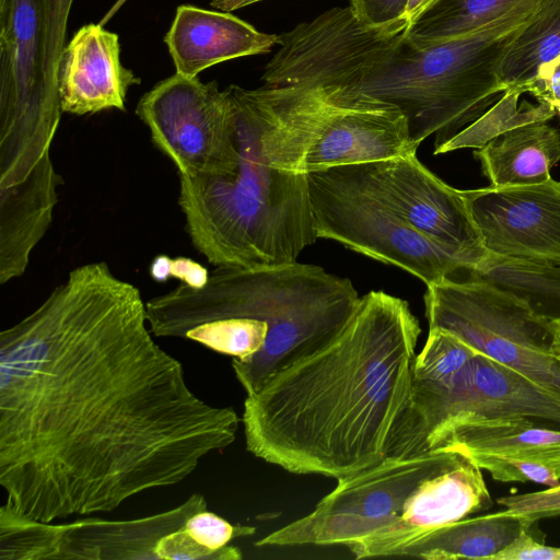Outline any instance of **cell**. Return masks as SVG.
Segmentation results:
<instances>
[{
  "label": "cell",
  "instance_id": "1",
  "mask_svg": "<svg viewBox=\"0 0 560 560\" xmlns=\"http://www.w3.org/2000/svg\"><path fill=\"white\" fill-rule=\"evenodd\" d=\"M140 290L79 266L0 334L4 506L40 522L112 512L231 445L242 419L188 386Z\"/></svg>",
  "mask_w": 560,
  "mask_h": 560
},
{
  "label": "cell",
  "instance_id": "2",
  "mask_svg": "<svg viewBox=\"0 0 560 560\" xmlns=\"http://www.w3.org/2000/svg\"><path fill=\"white\" fill-rule=\"evenodd\" d=\"M420 334L406 300L364 294L331 339L246 395V450L289 472L337 480L381 463L410 406Z\"/></svg>",
  "mask_w": 560,
  "mask_h": 560
},
{
  "label": "cell",
  "instance_id": "3",
  "mask_svg": "<svg viewBox=\"0 0 560 560\" xmlns=\"http://www.w3.org/2000/svg\"><path fill=\"white\" fill-rule=\"evenodd\" d=\"M238 151L224 175L179 176L195 248L219 266L295 261L317 236L305 160L317 116L308 86L226 88Z\"/></svg>",
  "mask_w": 560,
  "mask_h": 560
},
{
  "label": "cell",
  "instance_id": "4",
  "mask_svg": "<svg viewBox=\"0 0 560 560\" xmlns=\"http://www.w3.org/2000/svg\"><path fill=\"white\" fill-rule=\"evenodd\" d=\"M360 301L353 283L323 267L295 261L219 266L207 284H180L145 302L155 337L179 338L205 322L244 317L264 322V347L247 361L232 360L246 395L278 370L313 352L349 320Z\"/></svg>",
  "mask_w": 560,
  "mask_h": 560
},
{
  "label": "cell",
  "instance_id": "5",
  "mask_svg": "<svg viewBox=\"0 0 560 560\" xmlns=\"http://www.w3.org/2000/svg\"><path fill=\"white\" fill-rule=\"evenodd\" d=\"M539 1L527 0L481 31L441 44L417 47L404 35L373 74L352 90H338L394 105L407 119L411 144L418 149L435 135V151L502 97L500 62Z\"/></svg>",
  "mask_w": 560,
  "mask_h": 560
},
{
  "label": "cell",
  "instance_id": "6",
  "mask_svg": "<svg viewBox=\"0 0 560 560\" xmlns=\"http://www.w3.org/2000/svg\"><path fill=\"white\" fill-rule=\"evenodd\" d=\"M515 418L560 428V400L457 336L432 328L415 358L410 406L387 456L438 450L466 423Z\"/></svg>",
  "mask_w": 560,
  "mask_h": 560
},
{
  "label": "cell",
  "instance_id": "7",
  "mask_svg": "<svg viewBox=\"0 0 560 560\" xmlns=\"http://www.w3.org/2000/svg\"><path fill=\"white\" fill-rule=\"evenodd\" d=\"M72 1L0 0V188L23 182L50 153Z\"/></svg>",
  "mask_w": 560,
  "mask_h": 560
},
{
  "label": "cell",
  "instance_id": "8",
  "mask_svg": "<svg viewBox=\"0 0 560 560\" xmlns=\"http://www.w3.org/2000/svg\"><path fill=\"white\" fill-rule=\"evenodd\" d=\"M308 190L317 238L393 265L425 285L469 271L474 262L415 230L378 194L361 164L312 172Z\"/></svg>",
  "mask_w": 560,
  "mask_h": 560
},
{
  "label": "cell",
  "instance_id": "9",
  "mask_svg": "<svg viewBox=\"0 0 560 560\" xmlns=\"http://www.w3.org/2000/svg\"><path fill=\"white\" fill-rule=\"evenodd\" d=\"M423 301L429 329L457 336L560 400L553 323L510 293L469 278H445L427 285Z\"/></svg>",
  "mask_w": 560,
  "mask_h": 560
},
{
  "label": "cell",
  "instance_id": "10",
  "mask_svg": "<svg viewBox=\"0 0 560 560\" xmlns=\"http://www.w3.org/2000/svg\"><path fill=\"white\" fill-rule=\"evenodd\" d=\"M454 454L433 450L386 456L365 470L338 479L311 513L262 537L256 546L349 547L390 523L417 486Z\"/></svg>",
  "mask_w": 560,
  "mask_h": 560
},
{
  "label": "cell",
  "instance_id": "11",
  "mask_svg": "<svg viewBox=\"0 0 560 560\" xmlns=\"http://www.w3.org/2000/svg\"><path fill=\"white\" fill-rule=\"evenodd\" d=\"M408 27L405 18L369 25L350 5L329 9L279 35V48L266 65L261 80L267 86L352 90L386 62Z\"/></svg>",
  "mask_w": 560,
  "mask_h": 560
},
{
  "label": "cell",
  "instance_id": "12",
  "mask_svg": "<svg viewBox=\"0 0 560 560\" xmlns=\"http://www.w3.org/2000/svg\"><path fill=\"white\" fill-rule=\"evenodd\" d=\"M136 114L178 176L224 175L236 168L232 102L217 81L175 73L143 94Z\"/></svg>",
  "mask_w": 560,
  "mask_h": 560
},
{
  "label": "cell",
  "instance_id": "13",
  "mask_svg": "<svg viewBox=\"0 0 560 560\" xmlns=\"http://www.w3.org/2000/svg\"><path fill=\"white\" fill-rule=\"evenodd\" d=\"M314 86L317 116L305 160L307 174L417 153L407 119L394 105L330 86Z\"/></svg>",
  "mask_w": 560,
  "mask_h": 560
},
{
  "label": "cell",
  "instance_id": "14",
  "mask_svg": "<svg viewBox=\"0 0 560 560\" xmlns=\"http://www.w3.org/2000/svg\"><path fill=\"white\" fill-rule=\"evenodd\" d=\"M486 250L560 266V182L463 190Z\"/></svg>",
  "mask_w": 560,
  "mask_h": 560
},
{
  "label": "cell",
  "instance_id": "15",
  "mask_svg": "<svg viewBox=\"0 0 560 560\" xmlns=\"http://www.w3.org/2000/svg\"><path fill=\"white\" fill-rule=\"evenodd\" d=\"M360 164L378 194L419 233L474 266L485 255L463 190L432 173L417 153Z\"/></svg>",
  "mask_w": 560,
  "mask_h": 560
},
{
  "label": "cell",
  "instance_id": "16",
  "mask_svg": "<svg viewBox=\"0 0 560 560\" xmlns=\"http://www.w3.org/2000/svg\"><path fill=\"white\" fill-rule=\"evenodd\" d=\"M454 452L417 486L390 523L348 547L357 559L400 557L429 534L493 505L481 468Z\"/></svg>",
  "mask_w": 560,
  "mask_h": 560
},
{
  "label": "cell",
  "instance_id": "17",
  "mask_svg": "<svg viewBox=\"0 0 560 560\" xmlns=\"http://www.w3.org/2000/svg\"><path fill=\"white\" fill-rule=\"evenodd\" d=\"M208 508L205 497L186 501L159 514L126 521L82 518L67 524L35 521L33 552L40 559H161L164 539L182 528L188 517Z\"/></svg>",
  "mask_w": 560,
  "mask_h": 560
},
{
  "label": "cell",
  "instance_id": "18",
  "mask_svg": "<svg viewBox=\"0 0 560 560\" xmlns=\"http://www.w3.org/2000/svg\"><path fill=\"white\" fill-rule=\"evenodd\" d=\"M438 450L456 451L501 482L560 485V428L526 418L454 429Z\"/></svg>",
  "mask_w": 560,
  "mask_h": 560
},
{
  "label": "cell",
  "instance_id": "19",
  "mask_svg": "<svg viewBox=\"0 0 560 560\" xmlns=\"http://www.w3.org/2000/svg\"><path fill=\"white\" fill-rule=\"evenodd\" d=\"M117 34L85 24L65 47L59 67L62 113L78 116L115 108L125 110L128 89L140 79L120 62Z\"/></svg>",
  "mask_w": 560,
  "mask_h": 560
},
{
  "label": "cell",
  "instance_id": "20",
  "mask_svg": "<svg viewBox=\"0 0 560 560\" xmlns=\"http://www.w3.org/2000/svg\"><path fill=\"white\" fill-rule=\"evenodd\" d=\"M164 42L175 73L196 78L217 63L269 52L279 44V35L259 32L230 12L183 4L176 9Z\"/></svg>",
  "mask_w": 560,
  "mask_h": 560
},
{
  "label": "cell",
  "instance_id": "21",
  "mask_svg": "<svg viewBox=\"0 0 560 560\" xmlns=\"http://www.w3.org/2000/svg\"><path fill=\"white\" fill-rule=\"evenodd\" d=\"M61 184L49 153L23 182L0 188V284L24 275L52 222Z\"/></svg>",
  "mask_w": 560,
  "mask_h": 560
},
{
  "label": "cell",
  "instance_id": "22",
  "mask_svg": "<svg viewBox=\"0 0 560 560\" xmlns=\"http://www.w3.org/2000/svg\"><path fill=\"white\" fill-rule=\"evenodd\" d=\"M491 186H526L547 182L560 162V131L534 121L503 131L474 151Z\"/></svg>",
  "mask_w": 560,
  "mask_h": 560
},
{
  "label": "cell",
  "instance_id": "23",
  "mask_svg": "<svg viewBox=\"0 0 560 560\" xmlns=\"http://www.w3.org/2000/svg\"><path fill=\"white\" fill-rule=\"evenodd\" d=\"M535 524L508 510L468 516L429 534L406 548L400 557L494 560Z\"/></svg>",
  "mask_w": 560,
  "mask_h": 560
},
{
  "label": "cell",
  "instance_id": "24",
  "mask_svg": "<svg viewBox=\"0 0 560 560\" xmlns=\"http://www.w3.org/2000/svg\"><path fill=\"white\" fill-rule=\"evenodd\" d=\"M467 272L469 279L510 293L540 318L560 323V267L486 250Z\"/></svg>",
  "mask_w": 560,
  "mask_h": 560
},
{
  "label": "cell",
  "instance_id": "25",
  "mask_svg": "<svg viewBox=\"0 0 560 560\" xmlns=\"http://www.w3.org/2000/svg\"><path fill=\"white\" fill-rule=\"evenodd\" d=\"M560 56V0H540L508 46L498 69L505 91L528 92L538 69Z\"/></svg>",
  "mask_w": 560,
  "mask_h": 560
},
{
  "label": "cell",
  "instance_id": "26",
  "mask_svg": "<svg viewBox=\"0 0 560 560\" xmlns=\"http://www.w3.org/2000/svg\"><path fill=\"white\" fill-rule=\"evenodd\" d=\"M527 0H440L405 32L424 47L466 36L510 15Z\"/></svg>",
  "mask_w": 560,
  "mask_h": 560
},
{
  "label": "cell",
  "instance_id": "27",
  "mask_svg": "<svg viewBox=\"0 0 560 560\" xmlns=\"http://www.w3.org/2000/svg\"><path fill=\"white\" fill-rule=\"evenodd\" d=\"M520 93L505 91L502 97L480 118L470 124L434 154L447 153L463 148H481L488 140L511 128L534 121H546L556 115L548 104L533 105L526 101L517 104Z\"/></svg>",
  "mask_w": 560,
  "mask_h": 560
},
{
  "label": "cell",
  "instance_id": "28",
  "mask_svg": "<svg viewBox=\"0 0 560 560\" xmlns=\"http://www.w3.org/2000/svg\"><path fill=\"white\" fill-rule=\"evenodd\" d=\"M268 325L264 322L229 317L197 324L182 332L188 339L206 348L238 361H247L264 347Z\"/></svg>",
  "mask_w": 560,
  "mask_h": 560
},
{
  "label": "cell",
  "instance_id": "29",
  "mask_svg": "<svg viewBox=\"0 0 560 560\" xmlns=\"http://www.w3.org/2000/svg\"><path fill=\"white\" fill-rule=\"evenodd\" d=\"M185 529L202 548L213 553L217 560H240L241 550L229 545L238 537L252 536L256 528L240 524H231L208 508L191 514L185 524Z\"/></svg>",
  "mask_w": 560,
  "mask_h": 560
},
{
  "label": "cell",
  "instance_id": "30",
  "mask_svg": "<svg viewBox=\"0 0 560 560\" xmlns=\"http://www.w3.org/2000/svg\"><path fill=\"white\" fill-rule=\"evenodd\" d=\"M497 502L505 510L538 523L560 515V485L537 492L500 497Z\"/></svg>",
  "mask_w": 560,
  "mask_h": 560
},
{
  "label": "cell",
  "instance_id": "31",
  "mask_svg": "<svg viewBox=\"0 0 560 560\" xmlns=\"http://www.w3.org/2000/svg\"><path fill=\"white\" fill-rule=\"evenodd\" d=\"M149 273L156 282H165L170 278H176L183 284L194 289L203 288L210 276V272L202 265L191 258H171L167 255L156 256L150 264Z\"/></svg>",
  "mask_w": 560,
  "mask_h": 560
},
{
  "label": "cell",
  "instance_id": "32",
  "mask_svg": "<svg viewBox=\"0 0 560 560\" xmlns=\"http://www.w3.org/2000/svg\"><path fill=\"white\" fill-rule=\"evenodd\" d=\"M408 0H349L355 16L369 25L393 23L405 15Z\"/></svg>",
  "mask_w": 560,
  "mask_h": 560
},
{
  "label": "cell",
  "instance_id": "33",
  "mask_svg": "<svg viewBox=\"0 0 560 560\" xmlns=\"http://www.w3.org/2000/svg\"><path fill=\"white\" fill-rule=\"evenodd\" d=\"M538 103L560 109V56L542 65L528 89Z\"/></svg>",
  "mask_w": 560,
  "mask_h": 560
},
{
  "label": "cell",
  "instance_id": "34",
  "mask_svg": "<svg viewBox=\"0 0 560 560\" xmlns=\"http://www.w3.org/2000/svg\"><path fill=\"white\" fill-rule=\"evenodd\" d=\"M494 560H560V548L540 542L532 529L495 556Z\"/></svg>",
  "mask_w": 560,
  "mask_h": 560
},
{
  "label": "cell",
  "instance_id": "35",
  "mask_svg": "<svg viewBox=\"0 0 560 560\" xmlns=\"http://www.w3.org/2000/svg\"><path fill=\"white\" fill-rule=\"evenodd\" d=\"M440 0H408L405 15L408 26L415 24L425 12H428ZM408 27V28H409Z\"/></svg>",
  "mask_w": 560,
  "mask_h": 560
},
{
  "label": "cell",
  "instance_id": "36",
  "mask_svg": "<svg viewBox=\"0 0 560 560\" xmlns=\"http://www.w3.org/2000/svg\"><path fill=\"white\" fill-rule=\"evenodd\" d=\"M260 1L262 0H212L210 4L214 9L231 12Z\"/></svg>",
  "mask_w": 560,
  "mask_h": 560
},
{
  "label": "cell",
  "instance_id": "37",
  "mask_svg": "<svg viewBox=\"0 0 560 560\" xmlns=\"http://www.w3.org/2000/svg\"><path fill=\"white\" fill-rule=\"evenodd\" d=\"M553 351L560 359V323L555 324Z\"/></svg>",
  "mask_w": 560,
  "mask_h": 560
}]
</instances>
